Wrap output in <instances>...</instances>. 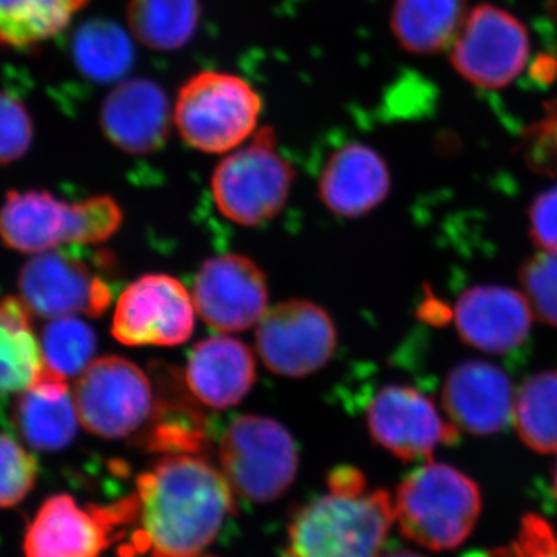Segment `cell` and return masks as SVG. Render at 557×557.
I'll use <instances>...</instances> for the list:
<instances>
[{"mask_svg":"<svg viewBox=\"0 0 557 557\" xmlns=\"http://www.w3.org/2000/svg\"><path fill=\"white\" fill-rule=\"evenodd\" d=\"M194 307L209 327L242 332L258 324L269 307V285L251 259L223 255L208 259L194 281Z\"/></svg>","mask_w":557,"mask_h":557,"instance_id":"cell-15","label":"cell"},{"mask_svg":"<svg viewBox=\"0 0 557 557\" xmlns=\"http://www.w3.org/2000/svg\"><path fill=\"white\" fill-rule=\"evenodd\" d=\"M530 236L542 251H557V186H553L531 203Z\"/></svg>","mask_w":557,"mask_h":557,"instance_id":"cell-34","label":"cell"},{"mask_svg":"<svg viewBox=\"0 0 557 557\" xmlns=\"http://www.w3.org/2000/svg\"><path fill=\"white\" fill-rule=\"evenodd\" d=\"M127 25L134 38L156 51L188 46L200 22L199 0H129Z\"/></svg>","mask_w":557,"mask_h":557,"instance_id":"cell-26","label":"cell"},{"mask_svg":"<svg viewBox=\"0 0 557 557\" xmlns=\"http://www.w3.org/2000/svg\"><path fill=\"white\" fill-rule=\"evenodd\" d=\"M35 129L24 102L0 91V166L21 160L30 149Z\"/></svg>","mask_w":557,"mask_h":557,"instance_id":"cell-31","label":"cell"},{"mask_svg":"<svg viewBox=\"0 0 557 557\" xmlns=\"http://www.w3.org/2000/svg\"><path fill=\"white\" fill-rule=\"evenodd\" d=\"M44 368L24 300L0 299V399L32 386Z\"/></svg>","mask_w":557,"mask_h":557,"instance_id":"cell-24","label":"cell"},{"mask_svg":"<svg viewBox=\"0 0 557 557\" xmlns=\"http://www.w3.org/2000/svg\"><path fill=\"white\" fill-rule=\"evenodd\" d=\"M519 437L541 454L557 450V372H541L522 384L512 413Z\"/></svg>","mask_w":557,"mask_h":557,"instance_id":"cell-27","label":"cell"},{"mask_svg":"<svg viewBox=\"0 0 557 557\" xmlns=\"http://www.w3.org/2000/svg\"><path fill=\"white\" fill-rule=\"evenodd\" d=\"M135 552L150 557L199 555L233 515L234 491L200 457L174 454L137 479Z\"/></svg>","mask_w":557,"mask_h":557,"instance_id":"cell-1","label":"cell"},{"mask_svg":"<svg viewBox=\"0 0 557 557\" xmlns=\"http://www.w3.org/2000/svg\"><path fill=\"white\" fill-rule=\"evenodd\" d=\"M530 35L508 11L480 3L463 22L450 46V64L479 89L509 86L525 69Z\"/></svg>","mask_w":557,"mask_h":557,"instance_id":"cell-11","label":"cell"},{"mask_svg":"<svg viewBox=\"0 0 557 557\" xmlns=\"http://www.w3.org/2000/svg\"><path fill=\"white\" fill-rule=\"evenodd\" d=\"M380 557H426V556L418 555V553L409 552V549H398V552L387 553V555H383Z\"/></svg>","mask_w":557,"mask_h":557,"instance_id":"cell-36","label":"cell"},{"mask_svg":"<svg viewBox=\"0 0 557 557\" xmlns=\"http://www.w3.org/2000/svg\"><path fill=\"white\" fill-rule=\"evenodd\" d=\"M454 319L468 346L486 354H507L525 343L531 307L525 295L500 285H478L458 299Z\"/></svg>","mask_w":557,"mask_h":557,"instance_id":"cell-18","label":"cell"},{"mask_svg":"<svg viewBox=\"0 0 557 557\" xmlns=\"http://www.w3.org/2000/svg\"><path fill=\"white\" fill-rule=\"evenodd\" d=\"M256 347L265 368L302 379L324 368L336 348V329L327 311L310 300L293 299L267 310L258 322Z\"/></svg>","mask_w":557,"mask_h":557,"instance_id":"cell-12","label":"cell"},{"mask_svg":"<svg viewBox=\"0 0 557 557\" xmlns=\"http://www.w3.org/2000/svg\"><path fill=\"white\" fill-rule=\"evenodd\" d=\"M79 417L67 379L44 364L13 406L14 429L32 448L53 453L73 442Z\"/></svg>","mask_w":557,"mask_h":557,"instance_id":"cell-21","label":"cell"},{"mask_svg":"<svg viewBox=\"0 0 557 557\" xmlns=\"http://www.w3.org/2000/svg\"><path fill=\"white\" fill-rule=\"evenodd\" d=\"M90 0H0V46L36 50L58 38Z\"/></svg>","mask_w":557,"mask_h":557,"instance_id":"cell-23","label":"cell"},{"mask_svg":"<svg viewBox=\"0 0 557 557\" xmlns=\"http://www.w3.org/2000/svg\"><path fill=\"white\" fill-rule=\"evenodd\" d=\"M478 557H557V533L541 516H523L518 536L504 547L490 549Z\"/></svg>","mask_w":557,"mask_h":557,"instance_id":"cell-33","label":"cell"},{"mask_svg":"<svg viewBox=\"0 0 557 557\" xmlns=\"http://www.w3.org/2000/svg\"><path fill=\"white\" fill-rule=\"evenodd\" d=\"M194 332V300L168 274L139 277L121 293L112 335L124 346L175 347Z\"/></svg>","mask_w":557,"mask_h":557,"instance_id":"cell-13","label":"cell"},{"mask_svg":"<svg viewBox=\"0 0 557 557\" xmlns=\"http://www.w3.org/2000/svg\"><path fill=\"white\" fill-rule=\"evenodd\" d=\"M186 383L212 409L239 405L256 383V362L247 344L231 336L200 341L190 354Z\"/></svg>","mask_w":557,"mask_h":557,"instance_id":"cell-20","label":"cell"},{"mask_svg":"<svg viewBox=\"0 0 557 557\" xmlns=\"http://www.w3.org/2000/svg\"><path fill=\"white\" fill-rule=\"evenodd\" d=\"M262 100L251 84L231 73L200 72L178 90L174 124L193 149L225 153L251 137Z\"/></svg>","mask_w":557,"mask_h":557,"instance_id":"cell-6","label":"cell"},{"mask_svg":"<svg viewBox=\"0 0 557 557\" xmlns=\"http://www.w3.org/2000/svg\"><path fill=\"white\" fill-rule=\"evenodd\" d=\"M102 134L115 148L134 156L166 145L174 124L170 100L159 84L146 78L121 81L101 106Z\"/></svg>","mask_w":557,"mask_h":557,"instance_id":"cell-16","label":"cell"},{"mask_svg":"<svg viewBox=\"0 0 557 557\" xmlns=\"http://www.w3.org/2000/svg\"><path fill=\"white\" fill-rule=\"evenodd\" d=\"M295 175L277 150L276 134L263 127L247 146L220 161L212 174V197L231 222L262 225L287 203Z\"/></svg>","mask_w":557,"mask_h":557,"instance_id":"cell-7","label":"cell"},{"mask_svg":"<svg viewBox=\"0 0 557 557\" xmlns=\"http://www.w3.org/2000/svg\"><path fill=\"white\" fill-rule=\"evenodd\" d=\"M373 442L403 461L432 457L443 445L458 440L456 424L448 423L431 398L406 386H386L368 410Z\"/></svg>","mask_w":557,"mask_h":557,"instance_id":"cell-14","label":"cell"},{"mask_svg":"<svg viewBox=\"0 0 557 557\" xmlns=\"http://www.w3.org/2000/svg\"><path fill=\"white\" fill-rule=\"evenodd\" d=\"M137 519V497L110 507L81 508L67 494L49 497L27 528L25 557H102L120 537L119 528Z\"/></svg>","mask_w":557,"mask_h":557,"instance_id":"cell-10","label":"cell"},{"mask_svg":"<svg viewBox=\"0 0 557 557\" xmlns=\"http://www.w3.org/2000/svg\"><path fill=\"white\" fill-rule=\"evenodd\" d=\"M72 54L81 75L100 84L121 83L135 62L129 33L108 20L81 25L73 36Z\"/></svg>","mask_w":557,"mask_h":557,"instance_id":"cell-25","label":"cell"},{"mask_svg":"<svg viewBox=\"0 0 557 557\" xmlns=\"http://www.w3.org/2000/svg\"><path fill=\"white\" fill-rule=\"evenodd\" d=\"M220 467L234 493L252 504L284 496L298 474V446L278 421L244 416L223 434Z\"/></svg>","mask_w":557,"mask_h":557,"instance_id":"cell-8","label":"cell"},{"mask_svg":"<svg viewBox=\"0 0 557 557\" xmlns=\"http://www.w3.org/2000/svg\"><path fill=\"white\" fill-rule=\"evenodd\" d=\"M79 423L102 438H124L145 428L153 409L152 384L137 364L121 357L91 361L73 392Z\"/></svg>","mask_w":557,"mask_h":557,"instance_id":"cell-9","label":"cell"},{"mask_svg":"<svg viewBox=\"0 0 557 557\" xmlns=\"http://www.w3.org/2000/svg\"><path fill=\"white\" fill-rule=\"evenodd\" d=\"M467 20V0H395L391 28L409 53L450 49Z\"/></svg>","mask_w":557,"mask_h":557,"instance_id":"cell-22","label":"cell"},{"mask_svg":"<svg viewBox=\"0 0 557 557\" xmlns=\"http://www.w3.org/2000/svg\"><path fill=\"white\" fill-rule=\"evenodd\" d=\"M515 391L504 370L485 361L456 366L443 386V405L454 424L469 434L490 435L515 413Z\"/></svg>","mask_w":557,"mask_h":557,"instance_id":"cell-17","label":"cell"},{"mask_svg":"<svg viewBox=\"0 0 557 557\" xmlns=\"http://www.w3.org/2000/svg\"><path fill=\"white\" fill-rule=\"evenodd\" d=\"M553 491H555V496L557 498V467L555 472V482H553Z\"/></svg>","mask_w":557,"mask_h":557,"instance_id":"cell-37","label":"cell"},{"mask_svg":"<svg viewBox=\"0 0 557 557\" xmlns=\"http://www.w3.org/2000/svg\"><path fill=\"white\" fill-rule=\"evenodd\" d=\"M97 350V336L89 324L73 317L47 324L40 338L44 364L65 376L81 375Z\"/></svg>","mask_w":557,"mask_h":557,"instance_id":"cell-28","label":"cell"},{"mask_svg":"<svg viewBox=\"0 0 557 557\" xmlns=\"http://www.w3.org/2000/svg\"><path fill=\"white\" fill-rule=\"evenodd\" d=\"M531 311L557 327V251H544L523 263L519 273Z\"/></svg>","mask_w":557,"mask_h":557,"instance_id":"cell-29","label":"cell"},{"mask_svg":"<svg viewBox=\"0 0 557 557\" xmlns=\"http://www.w3.org/2000/svg\"><path fill=\"white\" fill-rule=\"evenodd\" d=\"M482 496L478 483L445 463H428L403 480L395 497V518L410 541L446 552L474 530Z\"/></svg>","mask_w":557,"mask_h":557,"instance_id":"cell-4","label":"cell"},{"mask_svg":"<svg viewBox=\"0 0 557 557\" xmlns=\"http://www.w3.org/2000/svg\"><path fill=\"white\" fill-rule=\"evenodd\" d=\"M392 180L386 160L364 143H348L325 161L319 196L341 218H361L387 199Z\"/></svg>","mask_w":557,"mask_h":557,"instance_id":"cell-19","label":"cell"},{"mask_svg":"<svg viewBox=\"0 0 557 557\" xmlns=\"http://www.w3.org/2000/svg\"><path fill=\"white\" fill-rule=\"evenodd\" d=\"M522 153L537 174H557V98L545 104L544 115L523 134Z\"/></svg>","mask_w":557,"mask_h":557,"instance_id":"cell-32","label":"cell"},{"mask_svg":"<svg viewBox=\"0 0 557 557\" xmlns=\"http://www.w3.org/2000/svg\"><path fill=\"white\" fill-rule=\"evenodd\" d=\"M113 263L106 249L83 244L39 252L21 271V299L40 318L101 317L115 293Z\"/></svg>","mask_w":557,"mask_h":557,"instance_id":"cell-5","label":"cell"},{"mask_svg":"<svg viewBox=\"0 0 557 557\" xmlns=\"http://www.w3.org/2000/svg\"><path fill=\"white\" fill-rule=\"evenodd\" d=\"M38 478V461L16 440L0 434V508H11L28 496Z\"/></svg>","mask_w":557,"mask_h":557,"instance_id":"cell-30","label":"cell"},{"mask_svg":"<svg viewBox=\"0 0 557 557\" xmlns=\"http://www.w3.org/2000/svg\"><path fill=\"white\" fill-rule=\"evenodd\" d=\"M329 487L341 493H361L366 491V479L357 468L339 467L330 472Z\"/></svg>","mask_w":557,"mask_h":557,"instance_id":"cell-35","label":"cell"},{"mask_svg":"<svg viewBox=\"0 0 557 557\" xmlns=\"http://www.w3.org/2000/svg\"><path fill=\"white\" fill-rule=\"evenodd\" d=\"M190 557H215V556H209V555H207V556H197L196 555V556H190Z\"/></svg>","mask_w":557,"mask_h":557,"instance_id":"cell-38","label":"cell"},{"mask_svg":"<svg viewBox=\"0 0 557 557\" xmlns=\"http://www.w3.org/2000/svg\"><path fill=\"white\" fill-rule=\"evenodd\" d=\"M121 223L123 211L109 196L67 203L47 190H10L0 207V239L27 255L64 244H101Z\"/></svg>","mask_w":557,"mask_h":557,"instance_id":"cell-3","label":"cell"},{"mask_svg":"<svg viewBox=\"0 0 557 557\" xmlns=\"http://www.w3.org/2000/svg\"><path fill=\"white\" fill-rule=\"evenodd\" d=\"M394 519L387 491L330 490L296 512L281 557H380Z\"/></svg>","mask_w":557,"mask_h":557,"instance_id":"cell-2","label":"cell"}]
</instances>
